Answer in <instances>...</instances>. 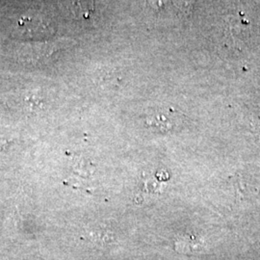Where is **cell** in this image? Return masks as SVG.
Returning a JSON list of instances; mask_svg holds the SVG:
<instances>
[{"instance_id":"1","label":"cell","mask_w":260,"mask_h":260,"mask_svg":"<svg viewBox=\"0 0 260 260\" xmlns=\"http://www.w3.org/2000/svg\"><path fill=\"white\" fill-rule=\"evenodd\" d=\"M68 9L75 19L88 20L94 13L93 0H67Z\"/></svg>"}]
</instances>
